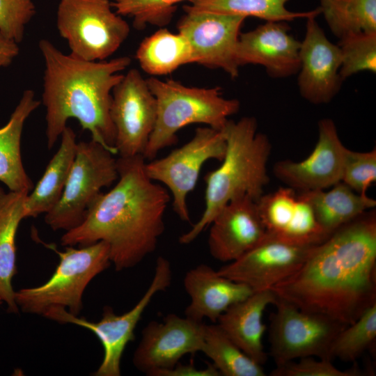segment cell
I'll return each instance as SVG.
<instances>
[{"label": "cell", "instance_id": "obj_34", "mask_svg": "<svg viewBox=\"0 0 376 376\" xmlns=\"http://www.w3.org/2000/svg\"><path fill=\"white\" fill-rule=\"evenodd\" d=\"M376 181V150L355 152L346 148L341 182L358 194L367 195Z\"/></svg>", "mask_w": 376, "mask_h": 376}, {"label": "cell", "instance_id": "obj_4", "mask_svg": "<svg viewBox=\"0 0 376 376\" xmlns=\"http://www.w3.org/2000/svg\"><path fill=\"white\" fill-rule=\"evenodd\" d=\"M257 129L254 117H243L237 122L228 120L222 130L226 143L222 163L204 178V211L191 229L180 235V244L195 240L230 201L246 196L257 202L264 194L269 181L267 164L272 146L267 136Z\"/></svg>", "mask_w": 376, "mask_h": 376}, {"label": "cell", "instance_id": "obj_8", "mask_svg": "<svg viewBox=\"0 0 376 376\" xmlns=\"http://www.w3.org/2000/svg\"><path fill=\"white\" fill-rule=\"evenodd\" d=\"M170 262L163 256L156 260L152 279L148 289L136 305L122 315H116L111 307L103 308L97 322L86 320L69 313L62 307H52L42 316L61 324L70 323L92 331L100 340L104 350L102 361L93 373L95 376H120V362L127 344L134 340V329L155 295L166 290L171 284Z\"/></svg>", "mask_w": 376, "mask_h": 376}, {"label": "cell", "instance_id": "obj_12", "mask_svg": "<svg viewBox=\"0 0 376 376\" xmlns=\"http://www.w3.org/2000/svg\"><path fill=\"white\" fill-rule=\"evenodd\" d=\"M110 117L121 157L143 155L157 118L156 99L140 72L130 69L113 88Z\"/></svg>", "mask_w": 376, "mask_h": 376}, {"label": "cell", "instance_id": "obj_20", "mask_svg": "<svg viewBox=\"0 0 376 376\" xmlns=\"http://www.w3.org/2000/svg\"><path fill=\"white\" fill-rule=\"evenodd\" d=\"M289 29L285 22H266L240 33L236 49L238 65H262L274 78L297 73L301 42L289 33Z\"/></svg>", "mask_w": 376, "mask_h": 376}, {"label": "cell", "instance_id": "obj_3", "mask_svg": "<svg viewBox=\"0 0 376 376\" xmlns=\"http://www.w3.org/2000/svg\"><path fill=\"white\" fill-rule=\"evenodd\" d=\"M45 62L42 104L45 107L46 138L49 150L75 118L83 130L113 155L115 128L110 117L113 88L122 79L120 72L130 64L128 56L88 61L65 54L47 39L39 41Z\"/></svg>", "mask_w": 376, "mask_h": 376}, {"label": "cell", "instance_id": "obj_23", "mask_svg": "<svg viewBox=\"0 0 376 376\" xmlns=\"http://www.w3.org/2000/svg\"><path fill=\"white\" fill-rule=\"evenodd\" d=\"M40 104L31 89L25 90L7 123L0 128V181L11 191L29 194L33 183L21 156V139L28 117Z\"/></svg>", "mask_w": 376, "mask_h": 376}, {"label": "cell", "instance_id": "obj_29", "mask_svg": "<svg viewBox=\"0 0 376 376\" xmlns=\"http://www.w3.org/2000/svg\"><path fill=\"white\" fill-rule=\"evenodd\" d=\"M201 352L224 376H265L262 365L246 355L217 325L205 324Z\"/></svg>", "mask_w": 376, "mask_h": 376}, {"label": "cell", "instance_id": "obj_13", "mask_svg": "<svg viewBox=\"0 0 376 376\" xmlns=\"http://www.w3.org/2000/svg\"><path fill=\"white\" fill-rule=\"evenodd\" d=\"M183 9L177 28L191 46L194 63L221 69L233 79L238 77L236 49L246 17Z\"/></svg>", "mask_w": 376, "mask_h": 376}, {"label": "cell", "instance_id": "obj_1", "mask_svg": "<svg viewBox=\"0 0 376 376\" xmlns=\"http://www.w3.org/2000/svg\"><path fill=\"white\" fill-rule=\"evenodd\" d=\"M271 290L297 308L350 325L376 304V213L369 210L317 244Z\"/></svg>", "mask_w": 376, "mask_h": 376}, {"label": "cell", "instance_id": "obj_38", "mask_svg": "<svg viewBox=\"0 0 376 376\" xmlns=\"http://www.w3.org/2000/svg\"><path fill=\"white\" fill-rule=\"evenodd\" d=\"M19 53L18 44L6 38L0 31V68L9 66Z\"/></svg>", "mask_w": 376, "mask_h": 376}, {"label": "cell", "instance_id": "obj_14", "mask_svg": "<svg viewBox=\"0 0 376 376\" xmlns=\"http://www.w3.org/2000/svg\"><path fill=\"white\" fill-rule=\"evenodd\" d=\"M205 324L170 313L162 322L151 321L143 329L132 362L146 375L169 369L187 354L201 352Z\"/></svg>", "mask_w": 376, "mask_h": 376}, {"label": "cell", "instance_id": "obj_2", "mask_svg": "<svg viewBox=\"0 0 376 376\" xmlns=\"http://www.w3.org/2000/svg\"><path fill=\"white\" fill-rule=\"evenodd\" d=\"M146 163L141 155L117 159L118 181L97 196L79 225L65 231L61 244L84 246L104 241L116 271L132 268L154 252L165 229L171 198L148 177Z\"/></svg>", "mask_w": 376, "mask_h": 376}, {"label": "cell", "instance_id": "obj_16", "mask_svg": "<svg viewBox=\"0 0 376 376\" xmlns=\"http://www.w3.org/2000/svg\"><path fill=\"white\" fill-rule=\"evenodd\" d=\"M318 139L312 152L301 162L286 159L273 167L274 175L299 192L326 189L341 182L345 148L330 118L318 122Z\"/></svg>", "mask_w": 376, "mask_h": 376}, {"label": "cell", "instance_id": "obj_18", "mask_svg": "<svg viewBox=\"0 0 376 376\" xmlns=\"http://www.w3.org/2000/svg\"><path fill=\"white\" fill-rule=\"evenodd\" d=\"M266 235L301 245H317L329 235L318 223L307 201L296 190L280 187L256 202Z\"/></svg>", "mask_w": 376, "mask_h": 376}, {"label": "cell", "instance_id": "obj_19", "mask_svg": "<svg viewBox=\"0 0 376 376\" xmlns=\"http://www.w3.org/2000/svg\"><path fill=\"white\" fill-rule=\"evenodd\" d=\"M210 225L207 240L210 253L224 263L239 258L266 235L257 203L246 196L228 203Z\"/></svg>", "mask_w": 376, "mask_h": 376}, {"label": "cell", "instance_id": "obj_11", "mask_svg": "<svg viewBox=\"0 0 376 376\" xmlns=\"http://www.w3.org/2000/svg\"><path fill=\"white\" fill-rule=\"evenodd\" d=\"M226 143L223 130L208 126L198 127L187 143L161 159L145 164L148 177L164 184L173 197V208L179 218L190 222L187 197L194 189L203 164L208 160L221 162Z\"/></svg>", "mask_w": 376, "mask_h": 376}, {"label": "cell", "instance_id": "obj_33", "mask_svg": "<svg viewBox=\"0 0 376 376\" xmlns=\"http://www.w3.org/2000/svg\"><path fill=\"white\" fill-rule=\"evenodd\" d=\"M183 1L188 0H113L111 4L119 15L132 17L134 27L141 30L147 25H167Z\"/></svg>", "mask_w": 376, "mask_h": 376}, {"label": "cell", "instance_id": "obj_26", "mask_svg": "<svg viewBox=\"0 0 376 376\" xmlns=\"http://www.w3.org/2000/svg\"><path fill=\"white\" fill-rule=\"evenodd\" d=\"M331 187L329 191L299 192L311 205L318 223L329 235L376 205L375 200L357 193L343 182Z\"/></svg>", "mask_w": 376, "mask_h": 376}, {"label": "cell", "instance_id": "obj_37", "mask_svg": "<svg viewBox=\"0 0 376 376\" xmlns=\"http://www.w3.org/2000/svg\"><path fill=\"white\" fill-rule=\"evenodd\" d=\"M221 374L211 363L205 369H197L192 363L182 365L178 363L169 369L155 372L152 376H220Z\"/></svg>", "mask_w": 376, "mask_h": 376}, {"label": "cell", "instance_id": "obj_24", "mask_svg": "<svg viewBox=\"0 0 376 376\" xmlns=\"http://www.w3.org/2000/svg\"><path fill=\"white\" fill-rule=\"evenodd\" d=\"M61 138L59 148L50 159L36 187L26 196L25 218L46 214L61 197L75 158L77 142L75 132L68 126Z\"/></svg>", "mask_w": 376, "mask_h": 376}, {"label": "cell", "instance_id": "obj_21", "mask_svg": "<svg viewBox=\"0 0 376 376\" xmlns=\"http://www.w3.org/2000/svg\"><path fill=\"white\" fill-rule=\"evenodd\" d=\"M183 285L191 299L185 316L197 321L207 318L212 323L231 305L253 292L248 285L221 276L205 264L190 269Z\"/></svg>", "mask_w": 376, "mask_h": 376}, {"label": "cell", "instance_id": "obj_39", "mask_svg": "<svg viewBox=\"0 0 376 376\" xmlns=\"http://www.w3.org/2000/svg\"><path fill=\"white\" fill-rule=\"evenodd\" d=\"M3 303V301L0 299V305Z\"/></svg>", "mask_w": 376, "mask_h": 376}, {"label": "cell", "instance_id": "obj_35", "mask_svg": "<svg viewBox=\"0 0 376 376\" xmlns=\"http://www.w3.org/2000/svg\"><path fill=\"white\" fill-rule=\"evenodd\" d=\"M364 373L354 364L347 370H340L328 359L317 360L313 357L299 359L297 362L290 361L277 365L271 376H362Z\"/></svg>", "mask_w": 376, "mask_h": 376}, {"label": "cell", "instance_id": "obj_27", "mask_svg": "<svg viewBox=\"0 0 376 376\" xmlns=\"http://www.w3.org/2000/svg\"><path fill=\"white\" fill-rule=\"evenodd\" d=\"M136 58L140 67L152 76L165 75L180 66L194 63L191 46L179 32L162 28L139 45Z\"/></svg>", "mask_w": 376, "mask_h": 376}, {"label": "cell", "instance_id": "obj_31", "mask_svg": "<svg viewBox=\"0 0 376 376\" xmlns=\"http://www.w3.org/2000/svg\"><path fill=\"white\" fill-rule=\"evenodd\" d=\"M376 339V304L368 308L353 323L343 328L331 343L328 359L354 362Z\"/></svg>", "mask_w": 376, "mask_h": 376}, {"label": "cell", "instance_id": "obj_15", "mask_svg": "<svg viewBox=\"0 0 376 376\" xmlns=\"http://www.w3.org/2000/svg\"><path fill=\"white\" fill-rule=\"evenodd\" d=\"M316 245H301L268 235L235 260L217 272L244 283L253 292L271 290L294 273Z\"/></svg>", "mask_w": 376, "mask_h": 376}, {"label": "cell", "instance_id": "obj_5", "mask_svg": "<svg viewBox=\"0 0 376 376\" xmlns=\"http://www.w3.org/2000/svg\"><path fill=\"white\" fill-rule=\"evenodd\" d=\"M146 80L156 99L157 118L143 154L146 160L175 144L178 132L185 126L199 123L221 130L228 117L240 110V102L224 97L219 87H191L155 77Z\"/></svg>", "mask_w": 376, "mask_h": 376}, {"label": "cell", "instance_id": "obj_17", "mask_svg": "<svg viewBox=\"0 0 376 376\" xmlns=\"http://www.w3.org/2000/svg\"><path fill=\"white\" fill-rule=\"evenodd\" d=\"M298 87L301 95L314 104L329 102L340 90L341 56L316 21L306 18V32L299 49Z\"/></svg>", "mask_w": 376, "mask_h": 376}, {"label": "cell", "instance_id": "obj_32", "mask_svg": "<svg viewBox=\"0 0 376 376\" xmlns=\"http://www.w3.org/2000/svg\"><path fill=\"white\" fill-rule=\"evenodd\" d=\"M341 56L342 80L360 72H376V32L347 35L338 45Z\"/></svg>", "mask_w": 376, "mask_h": 376}, {"label": "cell", "instance_id": "obj_6", "mask_svg": "<svg viewBox=\"0 0 376 376\" xmlns=\"http://www.w3.org/2000/svg\"><path fill=\"white\" fill-rule=\"evenodd\" d=\"M47 247L59 257L54 272L40 285L15 291V302L26 313L42 315L50 308L62 307L79 315L86 287L111 265L109 246L99 241L78 249L67 246L64 251L53 244Z\"/></svg>", "mask_w": 376, "mask_h": 376}, {"label": "cell", "instance_id": "obj_25", "mask_svg": "<svg viewBox=\"0 0 376 376\" xmlns=\"http://www.w3.org/2000/svg\"><path fill=\"white\" fill-rule=\"evenodd\" d=\"M28 194L6 192L0 187V299L9 313H17L12 279L17 273L16 235L21 221L25 218L24 204Z\"/></svg>", "mask_w": 376, "mask_h": 376}, {"label": "cell", "instance_id": "obj_9", "mask_svg": "<svg viewBox=\"0 0 376 376\" xmlns=\"http://www.w3.org/2000/svg\"><path fill=\"white\" fill-rule=\"evenodd\" d=\"M97 142H77L76 155L61 198L45 214L54 230L68 231L79 225L104 187L118 178L117 159Z\"/></svg>", "mask_w": 376, "mask_h": 376}, {"label": "cell", "instance_id": "obj_7", "mask_svg": "<svg viewBox=\"0 0 376 376\" xmlns=\"http://www.w3.org/2000/svg\"><path fill=\"white\" fill-rule=\"evenodd\" d=\"M56 27L70 54L88 61H104L127 38L128 23L109 0H61Z\"/></svg>", "mask_w": 376, "mask_h": 376}, {"label": "cell", "instance_id": "obj_10", "mask_svg": "<svg viewBox=\"0 0 376 376\" xmlns=\"http://www.w3.org/2000/svg\"><path fill=\"white\" fill-rule=\"evenodd\" d=\"M274 305L269 340V354L276 366L308 357L328 359L331 343L347 326L278 297Z\"/></svg>", "mask_w": 376, "mask_h": 376}, {"label": "cell", "instance_id": "obj_30", "mask_svg": "<svg viewBox=\"0 0 376 376\" xmlns=\"http://www.w3.org/2000/svg\"><path fill=\"white\" fill-rule=\"evenodd\" d=\"M320 14L337 38L376 32V0H320Z\"/></svg>", "mask_w": 376, "mask_h": 376}, {"label": "cell", "instance_id": "obj_36", "mask_svg": "<svg viewBox=\"0 0 376 376\" xmlns=\"http://www.w3.org/2000/svg\"><path fill=\"white\" fill-rule=\"evenodd\" d=\"M36 14L32 0H0V31L8 39L19 44L25 28Z\"/></svg>", "mask_w": 376, "mask_h": 376}, {"label": "cell", "instance_id": "obj_22", "mask_svg": "<svg viewBox=\"0 0 376 376\" xmlns=\"http://www.w3.org/2000/svg\"><path fill=\"white\" fill-rule=\"evenodd\" d=\"M276 300L271 290L253 292L231 305L216 322L246 355L262 366L268 357L263 343L267 330L263 317L266 308Z\"/></svg>", "mask_w": 376, "mask_h": 376}, {"label": "cell", "instance_id": "obj_28", "mask_svg": "<svg viewBox=\"0 0 376 376\" xmlns=\"http://www.w3.org/2000/svg\"><path fill=\"white\" fill-rule=\"evenodd\" d=\"M290 0H188L183 8L197 11L212 12L244 17H255L266 22H290L298 18L317 17L318 8L303 12L288 10Z\"/></svg>", "mask_w": 376, "mask_h": 376}]
</instances>
